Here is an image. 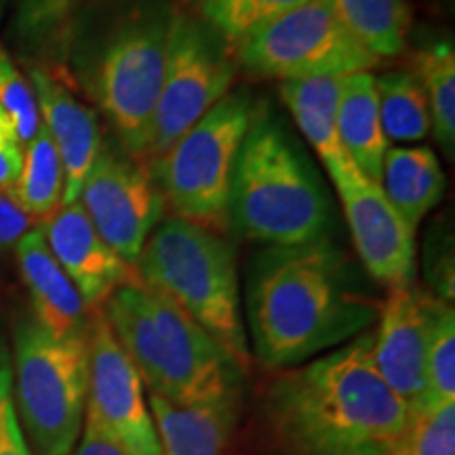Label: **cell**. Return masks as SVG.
I'll return each instance as SVG.
<instances>
[{
  "label": "cell",
  "mask_w": 455,
  "mask_h": 455,
  "mask_svg": "<svg viewBox=\"0 0 455 455\" xmlns=\"http://www.w3.org/2000/svg\"><path fill=\"white\" fill-rule=\"evenodd\" d=\"M238 68L276 81L371 72L378 57L344 26L333 0H308L268 21L232 47Z\"/></svg>",
  "instance_id": "9"
},
{
  "label": "cell",
  "mask_w": 455,
  "mask_h": 455,
  "mask_svg": "<svg viewBox=\"0 0 455 455\" xmlns=\"http://www.w3.org/2000/svg\"><path fill=\"white\" fill-rule=\"evenodd\" d=\"M87 335L55 338L32 315L17 321L13 395L32 453L72 455L76 447L87 409Z\"/></svg>",
  "instance_id": "7"
},
{
  "label": "cell",
  "mask_w": 455,
  "mask_h": 455,
  "mask_svg": "<svg viewBox=\"0 0 455 455\" xmlns=\"http://www.w3.org/2000/svg\"><path fill=\"white\" fill-rule=\"evenodd\" d=\"M41 230L57 264L64 268L91 312L100 310L114 289L133 272V266L118 258L98 235L81 201L61 204L41 221Z\"/></svg>",
  "instance_id": "15"
},
{
  "label": "cell",
  "mask_w": 455,
  "mask_h": 455,
  "mask_svg": "<svg viewBox=\"0 0 455 455\" xmlns=\"http://www.w3.org/2000/svg\"><path fill=\"white\" fill-rule=\"evenodd\" d=\"M415 78L430 108L432 133L449 158L455 150V51L449 41L430 44L415 55Z\"/></svg>",
  "instance_id": "25"
},
{
  "label": "cell",
  "mask_w": 455,
  "mask_h": 455,
  "mask_svg": "<svg viewBox=\"0 0 455 455\" xmlns=\"http://www.w3.org/2000/svg\"><path fill=\"white\" fill-rule=\"evenodd\" d=\"M173 13L167 0H127L84 55L91 98L110 121L123 150L141 163L148 156Z\"/></svg>",
  "instance_id": "6"
},
{
  "label": "cell",
  "mask_w": 455,
  "mask_h": 455,
  "mask_svg": "<svg viewBox=\"0 0 455 455\" xmlns=\"http://www.w3.org/2000/svg\"><path fill=\"white\" fill-rule=\"evenodd\" d=\"M161 455H228L241 418L243 396L203 405H175L146 390Z\"/></svg>",
  "instance_id": "18"
},
{
  "label": "cell",
  "mask_w": 455,
  "mask_h": 455,
  "mask_svg": "<svg viewBox=\"0 0 455 455\" xmlns=\"http://www.w3.org/2000/svg\"><path fill=\"white\" fill-rule=\"evenodd\" d=\"M382 298L331 238L266 247L247 272L251 358L270 371L298 367L371 331Z\"/></svg>",
  "instance_id": "1"
},
{
  "label": "cell",
  "mask_w": 455,
  "mask_h": 455,
  "mask_svg": "<svg viewBox=\"0 0 455 455\" xmlns=\"http://www.w3.org/2000/svg\"><path fill=\"white\" fill-rule=\"evenodd\" d=\"M0 106L13 118L21 146H26L41 127V114L30 81L15 66L3 44H0Z\"/></svg>",
  "instance_id": "28"
},
{
  "label": "cell",
  "mask_w": 455,
  "mask_h": 455,
  "mask_svg": "<svg viewBox=\"0 0 455 455\" xmlns=\"http://www.w3.org/2000/svg\"><path fill=\"white\" fill-rule=\"evenodd\" d=\"M64 188L66 175L61 156L41 123L36 135L24 146L20 178L9 196L20 204L21 212L41 224L64 204Z\"/></svg>",
  "instance_id": "22"
},
{
  "label": "cell",
  "mask_w": 455,
  "mask_h": 455,
  "mask_svg": "<svg viewBox=\"0 0 455 455\" xmlns=\"http://www.w3.org/2000/svg\"><path fill=\"white\" fill-rule=\"evenodd\" d=\"M447 403H455V312L436 298L426 348V411Z\"/></svg>",
  "instance_id": "26"
},
{
  "label": "cell",
  "mask_w": 455,
  "mask_h": 455,
  "mask_svg": "<svg viewBox=\"0 0 455 455\" xmlns=\"http://www.w3.org/2000/svg\"><path fill=\"white\" fill-rule=\"evenodd\" d=\"M135 272L201 325L243 373L251 367L236 251L224 235L164 215L141 249Z\"/></svg>",
  "instance_id": "5"
},
{
  "label": "cell",
  "mask_w": 455,
  "mask_h": 455,
  "mask_svg": "<svg viewBox=\"0 0 455 455\" xmlns=\"http://www.w3.org/2000/svg\"><path fill=\"white\" fill-rule=\"evenodd\" d=\"M253 110L251 91H230L163 156L148 163L173 218L226 236L232 175Z\"/></svg>",
  "instance_id": "8"
},
{
  "label": "cell",
  "mask_w": 455,
  "mask_h": 455,
  "mask_svg": "<svg viewBox=\"0 0 455 455\" xmlns=\"http://www.w3.org/2000/svg\"><path fill=\"white\" fill-rule=\"evenodd\" d=\"M338 133L346 155L367 180L379 184L386 150L373 72L348 74L341 83L338 106Z\"/></svg>",
  "instance_id": "21"
},
{
  "label": "cell",
  "mask_w": 455,
  "mask_h": 455,
  "mask_svg": "<svg viewBox=\"0 0 455 455\" xmlns=\"http://www.w3.org/2000/svg\"><path fill=\"white\" fill-rule=\"evenodd\" d=\"M333 7L356 41L378 60L407 49L411 26L407 0H333Z\"/></svg>",
  "instance_id": "23"
},
{
  "label": "cell",
  "mask_w": 455,
  "mask_h": 455,
  "mask_svg": "<svg viewBox=\"0 0 455 455\" xmlns=\"http://www.w3.org/2000/svg\"><path fill=\"white\" fill-rule=\"evenodd\" d=\"M403 441L411 455H455V403L411 415Z\"/></svg>",
  "instance_id": "29"
},
{
  "label": "cell",
  "mask_w": 455,
  "mask_h": 455,
  "mask_svg": "<svg viewBox=\"0 0 455 455\" xmlns=\"http://www.w3.org/2000/svg\"><path fill=\"white\" fill-rule=\"evenodd\" d=\"M24 146L17 133L13 118L0 106V192L11 195L17 178H20Z\"/></svg>",
  "instance_id": "32"
},
{
  "label": "cell",
  "mask_w": 455,
  "mask_h": 455,
  "mask_svg": "<svg viewBox=\"0 0 455 455\" xmlns=\"http://www.w3.org/2000/svg\"><path fill=\"white\" fill-rule=\"evenodd\" d=\"M445 186V173L430 148L390 146L386 150L379 188L413 232L441 203Z\"/></svg>",
  "instance_id": "20"
},
{
  "label": "cell",
  "mask_w": 455,
  "mask_h": 455,
  "mask_svg": "<svg viewBox=\"0 0 455 455\" xmlns=\"http://www.w3.org/2000/svg\"><path fill=\"white\" fill-rule=\"evenodd\" d=\"M34 226H38L36 221L21 212V207L13 198L0 192V253L15 247L17 241Z\"/></svg>",
  "instance_id": "33"
},
{
  "label": "cell",
  "mask_w": 455,
  "mask_h": 455,
  "mask_svg": "<svg viewBox=\"0 0 455 455\" xmlns=\"http://www.w3.org/2000/svg\"><path fill=\"white\" fill-rule=\"evenodd\" d=\"M363 270L386 291L415 283V232L358 169L333 178Z\"/></svg>",
  "instance_id": "13"
},
{
  "label": "cell",
  "mask_w": 455,
  "mask_h": 455,
  "mask_svg": "<svg viewBox=\"0 0 455 455\" xmlns=\"http://www.w3.org/2000/svg\"><path fill=\"white\" fill-rule=\"evenodd\" d=\"M83 209L118 258L135 266L167 204L152 171L124 150L101 148L81 190Z\"/></svg>",
  "instance_id": "11"
},
{
  "label": "cell",
  "mask_w": 455,
  "mask_h": 455,
  "mask_svg": "<svg viewBox=\"0 0 455 455\" xmlns=\"http://www.w3.org/2000/svg\"><path fill=\"white\" fill-rule=\"evenodd\" d=\"M230 228L268 247L329 236L333 209L308 158L268 106H255L232 175Z\"/></svg>",
  "instance_id": "4"
},
{
  "label": "cell",
  "mask_w": 455,
  "mask_h": 455,
  "mask_svg": "<svg viewBox=\"0 0 455 455\" xmlns=\"http://www.w3.org/2000/svg\"><path fill=\"white\" fill-rule=\"evenodd\" d=\"M72 455H131L118 445L112 436H108L106 432H101L98 426L91 424L89 419H84L81 436H78L76 447H74Z\"/></svg>",
  "instance_id": "34"
},
{
  "label": "cell",
  "mask_w": 455,
  "mask_h": 455,
  "mask_svg": "<svg viewBox=\"0 0 455 455\" xmlns=\"http://www.w3.org/2000/svg\"><path fill=\"white\" fill-rule=\"evenodd\" d=\"M17 264L32 301V318L55 338L87 335L91 312L74 283L51 253L41 224L15 244Z\"/></svg>",
  "instance_id": "17"
},
{
  "label": "cell",
  "mask_w": 455,
  "mask_h": 455,
  "mask_svg": "<svg viewBox=\"0 0 455 455\" xmlns=\"http://www.w3.org/2000/svg\"><path fill=\"white\" fill-rule=\"evenodd\" d=\"M87 344L89 390L84 419L112 436L131 455H161L146 386L114 338L101 308L91 315Z\"/></svg>",
  "instance_id": "12"
},
{
  "label": "cell",
  "mask_w": 455,
  "mask_h": 455,
  "mask_svg": "<svg viewBox=\"0 0 455 455\" xmlns=\"http://www.w3.org/2000/svg\"><path fill=\"white\" fill-rule=\"evenodd\" d=\"M304 3L308 0H203L201 17L235 47L247 34Z\"/></svg>",
  "instance_id": "27"
},
{
  "label": "cell",
  "mask_w": 455,
  "mask_h": 455,
  "mask_svg": "<svg viewBox=\"0 0 455 455\" xmlns=\"http://www.w3.org/2000/svg\"><path fill=\"white\" fill-rule=\"evenodd\" d=\"M264 426L278 455H390L411 413L373 361V331L276 371Z\"/></svg>",
  "instance_id": "2"
},
{
  "label": "cell",
  "mask_w": 455,
  "mask_h": 455,
  "mask_svg": "<svg viewBox=\"0 0 455 455\" xmlns=\"http://www.w3.org/2000/svg\"><path fill=\"white\" fill-rule=\"evenodd\" d=\"M346 76L304 78L281 83V100L291 112L299 133L325 164L329 178L356 169L346 155L338 133V106Z\"/></svg>",
  "instance_id": "19"
},
{
  "label": "cell",
  "mask_w": 455,
  "mask_h": 455,
  "mask_svg": "<svg viewBox=\"0 0 455 455\" xmlns=\"http://www.w3.org/2000/svg\"><path fill=\"white\" fill-rule=\"evenodd\" d=\"M435 301L415 283L392 287L375 323V367L411 415L426 411V348Z\"/></svg>",
  "instance_id": "14"
},
{
  "label": "cell",
  "mask_w": 455,
  "mask_h": 455,
  "mask_svg": "<svg viewBox=\"0 0 455 455\" xmlns=\"http://www.w3.org/2000/svg\"><path fill=\"white\" fill-rule=\"evenodd\" d=\"M236 68L232 47L203 17L175 9L146 163L163 156L230 93Z\"/></svg>",
  "instance_id": "10"
},
{
  "label": "cell",
  "mask_w": 455,
  "mask_h": 455,
  "mask_svg": "<svg viewBox=\"0 0 455 455\" xmlns=\"http://www.w3.org/2000/svg\"><path fill=\"white\" fill-rule=\"evenodd\" d=\"M379 121L386 140L413 144L432 131L430 108L418 78L409 70H390L375 76Z\"/></svg>",
  "instance_id": "24"
},
{
  "label": "cell",
  "mask_w": 455,
  "mask_h": 455,
  "mask_svg": "<svg viewBox=\"0 0 455 455\" xmlns=\"http://www.w3.org/2000/svg\"><path fill=\"white\" fill-rule=\"evenodd\" d=\"M74 3L76 0H20L17 30L28 41H47L70 20Z\"/></svg>",
  "instance_id": "31"
},
{
  "label": "cell",
  "mask_w": 455,
  "mask_h": 455,
  "mask_svg": "<svg viewBox=\"0 0 455 455\" xmlns=\"http://www.w3.org/2000/svg\"><path fill=\"white\" fill-rule=\"evenodd\" d=\"M28 81L34 91L43 127L47 129L61 156L66 175L64 204H70L81 196L84 180L104 148L98 114L41 66H30Z\"/></svg>",
  "instance_id": "16"
},
{
  "label": "cell",
  "mask_w": 455,
  "mask_h": 455,
  "mask_svg": "<svg viewBox=\"0 0 455 455\" xmlns=\"http://www.w3.org/2000/svg\"><path fill=\"white\" fill-rule=\"evenodd\" d=\"M0 455H34L15 407L13 363L3 339H0Z\"/></svg>",
  "instance_id": "30"
},
{
  "label": "cell",
  "mask_w": 455,
  "mask_h": 455,
  "mask_svg": "<svg viewBox=\"0 0 455 455\" xmlns=\"http://www.w3.org/2000/svg\"><path fill=\"white\" fill-rule=\"evenodd\" d=\"M403 439H405V436H403ZM390 455H411V453H409V449H407V445H405V441H401L395 449H392Z\"/></svg>",
  "instance_id": "35"
},
{
  "label": "cell",
  "mask_w": 455,
  "mask_h": 455,
  "mask_svg": "<svg viewBox=\"0 0 455 455\" xmlns=\"http://www.w3.org/2000/svg\"><path fill=\"white\" fill-rule=\"evenodd\" d=\"M148 392L175 405L243 396L244 373L184 310L131 276L101 306Z\"/></svg>",
  "instance_id": "3"
}]
</instances>
